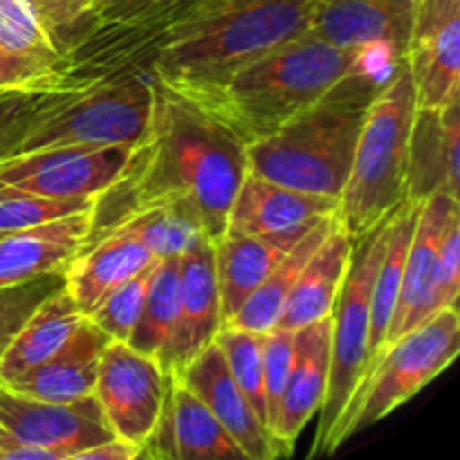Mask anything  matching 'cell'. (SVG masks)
Instances as JSON below:
<instances>
[{"label": "cell", "mask_w": 460, "mask_h": 460, "mask_svg": "<svg viewBox=\"0 0 460 460\" xmlns=\"http://www.w3.org/2000/svg\"><path fill=\"white\" fill-rule=\"evenodd\" d=\"M247 173L245 144L187 99L155 84L151 121L124 175L94 202L90 236L155 207H184L209 243L227 229L229 207Z\"/></svg>", "instance_id": "cell-1"}, {"label": "cell", "mask_w": 460, "mask_h": 460, "mask_svg": "<svg viewBox=\"0 0 460 460\" xmlns=\"http://www.w3.org/2000/svg\"><path fill=\"white\" fill-rule=\"evenodd\" d=\"M373 63L395 61L373 49L340 48L304 34L234 67L211 85L175 94L220 121L247 146L295 119L344 76Z\"/></svg>", "instance_id": "cell-2"}, {"label": "cell", "mask_w": 460, "mask_h": 460, "mask_svg": "<svg viewBox=\"0 0 460 460\" xmlns=\"http://www.w3.org/2000/svg\"><path fill=\"white\" fill-rule=\"evenodd\" d=\"M317 0H198L146 70L171 93L211 85L252 58L308 34Z\"/></svg>", "instance_id": "cell-3"}, {"label": "cell", "mask_w": 460, "mask_h": 460, "mask_svg": "<svg viewBox=\"0 0 460 460\" xmlns=\"http://www.w3.org/2000/svg\"><path fill=\"white\" fill-rule=\"evenodd\" d=\"M398 63H373L332 85L319 102L247 144V171L296 191L340 200L367 112Z\"/></svg>", "instance_id": "cell-4"}, {"label": "cell", "mask_w": 460, "mask_h": 460, "mask_svg": "<svg viewBox=\"0 0 460 460\" xmlns=\"http://www.w3.org/2000/svg\"><path fill=\"white\" fill-rule=\"evenodd\" d=\"M416 108L411 72L402 61L368 108L349 178L337 200L335 214L353 241L407 200L409 137Z\"/></svg>", "instance_id": "cell-5"}, {"label": "cell", "mask_w": 460, "mask_h": 460, "mask_svg": "<svg viewBox=\"0 0 460 460\" xmlns=\"http://www.w3.org/2000/svg\"><path fill=\"white\" fill-rule=\"evenodd\" d=\"M153 99L155 81L148 70L66 85L36 112L13 155L58 146H137L151 121Z\"/></svg>", "instance_id": "cell-6"}, {"label": "cell", "mask_w": 460, "mask_h": 460, "mask_svg": "<svg viewBox=\"0 0 460 460\" xmlns=\"http://www.w3.org/2000/svg\"><path fill=\"white\" fill-rule=\"evenodd\" d=\"M198 0H90L58 45V76L90 81L146 70L171 27Z\"/></svg>", "instance_id": "cell-7"}, {"label": "cell", "mask_w": 460, "mask_h": 460, "mask_svg": "<svg viewBox=\"0 0 460 460\" xmlns=\"http://www.w3.org/2000/svg\"><path fill=\"white\" fill-rule=\"evenodd\" d=\"M394 214L353 241L349 270L331 313V373L310 456L332 454L337 427L341 425L355 394L362 386L368 364L373 281L385 256Z\"/></svg>", "instance_id": "cell-8"}, {"label": "cell", "mask_w": 460, "mask_h": 460, "mask_svg": "<svg viewBox=\"0 0 460 460\" xmlns=\"http://www.w3.org/2000/svg\"><path fill=\"white\" fill-rule=\"evenodd\" d=\"M458 353V305L440 308L420 326L391 341L350 402L332 440V452H337L350 436L377 425L409 402L418 391L434 382Z\"/></svg>", "instance_id": "cell-9"}, {"label": "cell", "mask_w": 460, "mask_h": 460, "mask_svg": "<svg viewBox=\"0 0 460 460\" xmlns=\"http://www.w3.org/2000/svg\"><path fill=\"white\" fill-rule=\"evenodd\" d=\"M133 148L111 144L21 153L0 162V187L57 200H97L124 175Z\"/></svg>", "instance_id": "cell-10"}, {"label": "cell", "mask_w": 460, "mask_h": 460, "mask_svg": "<svg viewBox=\"0 0 460 460\" xmlns=\"http://www.w3.org/2000/svg\"><path fill=\"white\" fill-rule=\"evenodd\" d=\"M166 376L160 362L126 341H108L99 359L94 398L117 438L144 449L164 402Z\"/></svg>", "instance_id": "cell-11"}, {"label": "cell", "mask_w": 460, "mask_h": 460, "mask_svg": "<svg viewBox=\"0 0 460 460\" xmlns=\"http://www.w3.org/2000/svg\"><path fill=\"white\" fill-rule=\"evenodd\" d=\"M0 427L9 445L57 447L67 454V460L115 438L94 394L72 402H48L0 385Z\"/></svg>", "instance_id": "cell-12"}, {"label": "cell", "mask_w": 460, "mask_h": 460, "mask_svg": "<svg viewBox=\"0 0 460 460\" xmlns=\"http://www.w3.org/2000/svg\"><path fill=\"white\" fill-rule=\"evenodd\" d=\"M220 328L223 314L214 243H209L207 236H198L180 256L178 313L160 358L164 376L182 371L196 355L214 344Z\"/></svg>", "instance_id": "cell-13"}, {"label": "cell", "mask_w": 460, "mask_h": 460, "mask_svg": "<svg viewBox=\"0 0 460 460\" xmlns=\"http://www.w3.org/2000/svg\"><path fill=\"white\" fill-rule=\"evenodd\" d=\"M420 0H317L310 36L349 49H373L407 61Z\"/></svg>", "instance_id": "cell-14"}, {"label": "cell", "mask_w": 460, "mask_h": 460, "mask_svg": "<svg viewBox=\"0 0 460 460\" xmlns=\"http://www.w3.org/2000/svg\"><path fill=\"white\" fill-rule=\"evenodd\" d=\"M407 66L418 108H438L458 97L460 0L418 3Z\"/></svg>", "instance_id": "cell-15"}, {"label": "cell", "mask_w": 460, "mask_h": 460, "mask_svg": "<svg viewBox=\"0 0 460 460\" xmlns=\"http://www.w3.org/2000/svg\"><path fill=\"white\" fill-rule=\"evenodd\" d=\"M458 207V198L447 193H436L422 202L404 259L386 346L443 308L438 299V247L445 225Z\"/></svg>", "instance_id": "cell-16"}, {"label": "cell", "mask_w": 460, "mask_h": 460, "mask_svg": "<svg viewBox=\"0 0 460 460\" xmlns=\"http://www.w3.org/2000/svg\"><path fill=\"white\" fill-rule=\"evenodd\" d=\"M171 376L178 377L189 391H193L202 400V404L232 434L247 460L283 458L268 427L263 425L245 394L238 389L216 341L207 346L200 355H196L182 371L171 373Z\"/></svg>", "instance_id": "cell-17"}, {"label": "cell", "mask_w": 460, "mask_h": 460, "mask_svg": "<svg viewBox=\"0 0 460 460\" xmlns=\"http://www.w3.org/2000/svg\"><path fill=\"white\" fill-rule=\"evenodd\" d=\"M331 373V317L295 331L292 367L279 402L272 438L281 456H290L296 438L314 413L322 411Z\"/></svg>", "instance_id": "cell-18"}, {"label": "cell", "mask_w": 460, "mask_h": 460, "mask_svg": "<svg viewBox=\"0 0 460 460\" xmlns=\"http://www.w3.org/2000/svg\"><path fill=\"white\" fill-rule=\"evenodd\" d=\"M460 94L438 108H416L409 137L407 200L460 191Z\"/></svg>", "instance_id": "cell-19"}, {"label": "cell", "mask_w": 460, "mask_h": 460, "mask_svg": "<svg viewBox=\"0 0 460 460\" xmlns=\"http://www.w3.org/2000/svg\"><path fill=\"white\" fill-rule=\"evenodd\" d=\"M66 84L57 43L31 0H0V90Z\"/></svg>", "instance_id": "cell-20"}, {"label": "cell", "mask_w": 460, "mask_h": 460, "mask_svg": "<svg viewBox=\"0 0 460 460\" xmlns=\"http://www.w3.org/2000/svg\"><path fill=\"white\" fill-rule=\"evenodd\" d=\"M94 205L84 211L0 236V288L63 272L84 250L93 229Z\"/></svg>", "instance_id": "cell-21"}, {"label": "cell", "mask_w": 460, "mask_h": 460, "mask_svg": "<svg viewBox=\"0 0 460 460\" xmlns=\"http://www.w3.org/2000/svg\"><path fill=\"white\" fill-rule=\"evenodd\" d=\"M332 211H337V200L332 198L296 191L247 171L229 207L225 234L270 236L292 232Z\"/></svg>", "instance_id": "cell-22"}, {"label": "cell", "mask_w": 460, "mask_h": 460, "mask_svg": "<svg viewBox=\"0 0 460 460\" xmlns=\"http://www.w3.org/2000/svg\"><path fill=\"white\" fill-rule=\"evenodd\" d=\"M111 337L99 331L88 317L79 323L70 340L57 355L4 386L22 395L48 402H72L94 394L99 359ZM3 385V382H0Z\"/></svg>", "instance_id": "cell-23"}, {"label": "cell", "mask_w": 460, "mask_h": 460, "mask_svg": "<svg viewBox=\"0 0 460 460\" xmlns=\"http://www.w3.org/2000/svg\"><path fill=\"white\" fill-rule=\"evenodd\" d=\"M155 256L135 236L111 232L93 238L63 270V290L88 314L112 288L155 263Z\"/></svg>", "instance_id": "cell-24"}, {"label": "cell", "mask_w": 460, "mask_h": 460, "mask_svg": "<svg viewBox=\"0 0 460 460\" xmlns=\"http://www.w3.org/2000/svg\"><path fill=\"white\" fill-rule=\"evenodd\" d=\"M310 225L292 229V232L270 234V236L225 234L218 243H214L223 326L238 313L247 296L268 279V274L281 263L283 256L299 243Z\"/></svg>", "instance_id": "cell-25"}, {"label": "cell", "mask_w": 460, "mask_h": 460, "mask_svg": "<svg viewBox=\"0 0 460 460\" xmlns=\"http://www.w3.org/2000/svg\"><path fill=\"white\" fill-rule=\"evenodd\" d=\"M350 252H353V238L337 218L326 241L317 247V252L301 270L274 328L299 331L308 323L331 317L332 305H335L341 283H344L346 270H349Z\"/></svg>", "instance_id": "cell-26"}, {"label": "cell", "mask_w": 460, "mask_h": 460, "mask_svg": "<svg viewBox=\"0 0 460 460\" xmlns=\"http://www.w3.org/2000/svg\"><path fill=\"white\" fill-rule=\"evenodd\" d=\"M84 319L85 314L76 308L63 288L49 295L0 355V382L7 385L13 377L48 362L66 346Z\"/></svg>", "instance_id": "cell-27"}, {"label": "cell", "mask_w": 460, "mask_h": 460, "mask_svg": "<svg viewBox=\"0 0 460 460\" xmlns=\"http://www.w3.org/2000/svg\"><path fill=\"white\" fill-rule=\"evenodd\" d=\"M335 223L337 214L332 211V214L322 216L317 223L310 225V229L299 238V243L283 256L281 263L247 296L245 304L238 308V313L225 326L241 328V331L256 332V335H265L268 331H272L279 323L283 305H286L288 295H290L292 286L299 279L301 270L308 263L310 256L317 252V247L326 241V236L332 232Z\"/></svg>", "instance_id": "cell-28"}, {"label": "cell", "mask_w": 460, "mask_h": 460, "mask_svg": "<svg viewBox=\"0 0 460 460\" xmlns=\"http://www.w3.org/2000/svg\"><path fill=\"white\" fill-rule=\"evenodd\" d=\"M175 460H247L236 440L175 376H166Z\"/></svg>", "instance_id": "cell-29"}, {"label": "cell", "mask_w": 460, "mask_h": 460, "mask_svg": "<svg viewBox=\"0 0 460 460\" xmlns=\"http://www.w3.org/2000/svg\"><path fill=\"white\" fill-rule=\"evenodd\" d=\"M182 256V254H180ZM180 256L157 259L144 296L142 313L126 344L160 362L178 313Z\"/></svg>", "instance_id": "cell-30"}, {"label": "cell", "mask_w": 460, "mask_h": 460, "mask_svg": "<svg viewBox=\"0 0 460 460\" xmlns=\"http://www.w3.org/2000/svg\"><path fill=\"white\" fill-rule=\"evenodd\" d=\"M111 232H126L137 238L155 259L180 256L198 236H205L202 225L184 207H155V209L135 211L102 232L93 234L88 241Z\"/></svg>", "instance_id": "cell-31"}, {"label": "cell", "mask_w": 460, "mask_h": 460, "mask_svg": "<svg viewBox=\"0 0 460 460\" xmlns=\"http://www.w3.org/2000/svg\"><path fill=\"white\" fill-rule=\"evenodd\" d=\"M214 341L220 349V353H223L238 389L245 394V398L250 400V404L259 413L263 425L268 427L263 386V335L241 331V328L223 326Z\"/></svg>", "instance_id": "cell-32"}, {"label": "cell", "mask_w": 460, "mask_h": 460, "mask_svg": "<svg viewBox=\"0 0 460 460\" xmlns=\"http://www.w3.org/2000/svg\"><path fill=\"white\" fill-rule=\"evenodd\" d=\"M155 263H151L148 268H144L142 272H137L135 277L126 279L124 283L112 288V290L108 292L88 314H85V317H88L99 331L106 332L112 341H128L130 332H133L135 323H137L139 319V313H142L144 296H146V288L148 281H151Z\"/></svg>", "instance_id": "cell-33"}, {"label": "cell", "mask_w": 460, "mask_h": 460, "mask_svg": "<svg viewBox=\"0 0 460 460\" xmlns=\"http://www.w3.org/2000/svg\"><path fill=\"white\" fill-rule=\"evenodd\" d=\"M94 202L97 200H57V198H43L0 187V234L18 232V229L66 218L76 211L88 209Z\"/></svg>", "instance_id": "cell-34"}, {"label": "cell", "mask_w": 460, "mask_h": 460, "mask_svg": "<svg viewBox=\"0 0 460 460\" xmlns=\"http://www.w3.org/2000/svg\"><path fill=\"white\" fill-rule=\"evenodd\" d=\"M61 288L63 272L40 274L31 281L0 288V355L7 350L22 323L31 317V313Z\"/></svg>", "instance_id": "cell-35"}, {"label": "cell", "mask_w": 460, "mask_h": 460, "mask_svg": "<svg viewBox=\"0 0 460 460\" xmlns=\"http://www.w3.org/2000/svg\"><path fill=\"white\" fill-rule=\"evenodd\" d=\"M72 84H84V81H72ZM66 85L3 90L0 93V162L16 153L18 144H21L25 130L30 128L36 112Z\"/></svg>", "instance_id": "cell-36"}, {"label": "cell", "mask_w": 460, "mask_h": 460, "mask_svg": "<svg viewBox=\"0 0 460 460\" xmlns=\"http://www.w3.org/2000/svg\"><path fill=\"white\" fill-rule=\"evenodd\" d=\"M292 349H295V331L272 328L263 335V386L270 434H272L279 402H281L283 389H286L288 376H290Z\"/></svg>", "instance_id": "cell-37"}, {"label": "cell", "mask_w": 460, "mask_h": 460, "mask_svg": "<svg viewBox=\"0 0 460 460\" xmlns=\"http://www.w3.org/2000/svg\"><path fill=\"white\" fill-rule=\"evenodd\" d=\"M460 292V207L445 225L438 247V299L443 308L458 305Z\"/></svg>", "instance_id": "cell-38"}, {"label": "cell", "mask_w": 460, "mask_h": 460, "mask_svg": "<svg viewBox=\"0 0 460 460\" xmlns=\"http://www.w3.org/2000/svg\"><path fill=\"white\" fill-rule=\"evenodd\" d=\"M88 3L90 0H31V4L39 12L40 21L45 22L48 31L52 34L57 48L75 30L76 22L84 16Z\"/></svg>", "instance_id": "cell-39"}, {"label": "cell", "mask_w": 460, "mask_h": 460, "mask_svg": "<svg viewBox=\"0 0 460 460\" xmlns=\"http://www.w3.org/2000/svg\"><path fill=\"white\" fill-rule=\"evenodd\" d=\"M142 458V447L130 445L121 438H111L106 443L93 445V447L76 452L72 460H137Z\"/></svg>", "instance_id": "cell-40"}, {"label": "cell", "mask_w": 460, "mask_h": 460, "mask_svg": "<svg viewBox=\"0 0 460 460\" xmlns=\"http://www.w3.org/2000/svg\"><path fill=\"white\" fill-rule=\"evenodd\" d=\"M4 445H9V436L4 434V429L0 427V447H4Z\"/></svg>", "instance_id": "cell-41"}, {"label": "cell", "mask_w": 460, "mask_h": 460, "mask_svg": "<svg viewBox=\"0 0 460 460\" xmlns=\"http://www.w3.org/2000/svg\"><path fill=\"white\" fill-rule=\"evenodd\" d=\"M0 93H3V90H0Z\"/></svg>", "instance_id": "cell-42"}, {"label": "cell", "mask_w": 460, "mask_h": 460, "mask_svg": "<svg viewBox=\"0 0 460 460\" xmlns=\"http://www.w3.org/2000/svg\"><path fill=\"white\" fill-rule=\"evenodd\" d=\"M0 236H3V234H0Z\"/></svg>", "instance_id": "cell-43"}]
</instances>
